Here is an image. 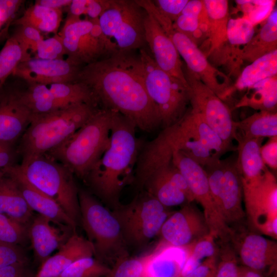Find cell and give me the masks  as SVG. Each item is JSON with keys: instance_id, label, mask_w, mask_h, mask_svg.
Returning <instances> with one entry per match:
<instances>
[{"instance_id": "6da1fadb", "label": "cell", "mask_w": 277, "mask_h": 277, "mask_svg": "<svg viewBox=\"0 0 277 277\" xmlns=\"http://www.w3.org/2000/svg\"><path fill=\"white\" fill-rule=\"evenodd\" d=\"M118 51L83 66L75 82L87 85L103 109L121 113L137 128L151 132L161 127L157 109L146 90L138 56Z\"/></svg>"}, {"instance_id": "7a4b0ae2", "label": "cell", "mask_w": 277, "mask_h": 277, "mask_svg": "<svg viewBox=\"0 0 277 277\" xmlns=\"http://www.w3.org/2000/svg\"><path fill=\"white\" fill-rule=\"evenodd\" d=\"M135 124L114 112L108 147L84 180L93 192L113 208L124 186L134 179V170L144 142L136 134Z\"/></svg>"}, {"instance_id": "3957f363", "label": "cell", "mask_w": 277, "mask_h": 277, "mask_svg": "<svg viewBox=\"0 0 277 277\" xmlns=\"http://www.w3.org/2000/svg\"><path fill=\"white\" fill-rule=\"evenodd\" d=\"M85 103L70 105L42 114H32L16 152L22 160L45 155L81 128L98 110Z\"/></svg>"}, {"instance_id": "277c9868", "label": "cell", "mask_w": 277, "mask_h": 277, "mask_svg": "<svg viewBox=\"0 0 277 277\" xmlns=\"http://www.w3.org/2000/svg\"><path fill=\"white\" fill-rule=\"evenodd\" d=\"M113 113L98 109L76 132L46 154L84 179L108 146Z\"/></svg>"}, {"instance_id": "5b68a950", "label": "cell", "mask_w": 277, "mask_h": 277, "mask_svg": "<svg viewBox=\"0 0 277 277\" xmlns=\"http://www.w3.org/2000/svg\"><path fill=\"white\" fill-rule=\"evenodd\" d=\"M18 167L30 184L54 200L77 225L81 222L79 189L67 168L47 154L22 160Z\"/></svg>"}, {"instance_id": "8992f818", "label": "cell", "mask_w": 277, "mask_h": 277, "mask_svg": "<svg viewBox=\"0 0 277 277\" xmlns=\"http://www.w3.org/2000/svg\"><path fill=\"white\" fill-rule=\"evenodd\" d=\"M139 50L140 73L147 93L157 109L163 129L177 123L188 109L187 86L162 70L146 48Z\"/></svg>"}, {"instance_id": "52a82bcc", "label": "cell", "mask_w": 277, "mask_h": 277, "mask_svg": "<svg viewBox=\"0 0 277 277\" xmlns=\"http://www.w3.org/2000/svg\"><path fill=\"white\" fill-rule=\"evenodd\" d=\"M162 132L173 151H180L203 167L231 150L190 108L180 120Z\"/></svg>"}, {"instance_id": "ba28073f", "label": "cell", "mask_w": 277, "mask_h": 277, "mask_svg": "<svg viewBox=\"0 0 277 277\" xmlns=\"http://www.w3.org/2000/svg\"><path fill=\"white\" fill-rule=\"evenodd\" d=\"M81 223L92 244L96 259L100 261H114L128 256L118 222L107 209L91 194L78 190Z\"/></svg>"}, {"instance_id": "9c48e42d", "label": "cell", "mask_w": 277, "mask_h": 277, "mask_svg": "<svg viewBox=\"0 0 277 277\" xmlns=\"http://www.w3.org/2000/svg\"><path fill=\"white\" fill-rule=\"evenodd\" d=\"M111 212L126 244L136 246H143L159 234L171 214L168 207L144 190L129 203L119 205Z\"/></svg>"}, {"instance_id": "30bf717a", "label": "cell", "mask_w": 277, "mask_h": 277, "mask_svg": "<svg viewBox=\"0 0 277 277\" xmlns=\"http://www.w3.org/2000/svg\"><path fill=\"white\" fill-rule=\"evenodd\" d=\"M204 168L213 202L226 224L234 232L245 228L242 181L236 159H221Z\"/></svg>"}, {"instance_id": "8fae6325", "label": "cell", "mask_w": 277, "mask_h": 277, "mask_svg": "<svg viewBox=\"0 0 277 277\" xmlns=\"http://www.w3.org/2000/svg\"><path fill=\"white\" fill-rule=\"evenodd\" d=\"M145 10L154 18L171 39L180 56L185 62L186 68L222 101L230 97L233 92L229 76L213 66L198 46L176 30L173 22L161 12L153 3H147Z\"/></svg>"}, {"instance_id": "7c38bea8", "label": "cell", "mask_w": 277, "mask_h": 277, "mask_svg": "<svg viewBox=\"0 0 277 277\" xmlns=\"http://www.w3.org/2000/svg\"><path fill=\"white\" fill-rule=\"evenodd\" d=\"M67 60L83 67L118 52L103 33L98 18L81 19L68 15L61 31Z\"/></svg>"}, {"instance_id": "4fadbf2b", "label": "cell", "mask_w": 277, "mask_h": 277, "mask_svg": "<svg viewBox=\"0 0 277 277\" xmlns=\"http://www.w3.org/2000/svg\"><path fill=\"white\" fill-rule=\"evenodd\" d=\"M145 11L135 0H110L98 18L105 35L120 52L146 48L144 29Z\"/></svg>"}, {"instance_id": "5bb4252c", "label": "cell", "mask_w": 277, "mask_h": 277, "mask_svg": "<svg viewBox=\"0 0 277 277\" xmlns=\"http://www.w3.org/2000/svg\"><path fill=\"white\" fill-rule=\"evenodd\" d=\"M246 218L249 225L261 234L277 239V182L267 168L259 178L242 180Z\"/></svg>"}, {"instance_id": "9a60e30c", "label": "cell", "mask_w": 277, "mask_h": 277, "mask_svg": "<svg viewBox=\"0 0 277 277\" xmlns=\"http://www.w3.org/2000/svg\"><path fill=\"white\" fill-rule=\"evenodd\" d=\"M187 83L190 108L200 114L204 121L231 149L236 140L235 122L228 106L187 68H184Z\"/></svg>"}, {"instance_id": "2e32d148", "label": "cell", "mask_w": 277, "mask_h": 277, "mask_svg": "<svg viewBox=\"0 0 277 277\" xmlns=\"http://www.w3.org/2000/svg\"><path fill=\"white\" fill-rule=\"evenodd\" d=\"M172 161L186 181L194 201L201 205L210 233L219 242H230L234 232L226 224L214 205L204 167L178 150L173 151Z\"/></svg>"}, {"instance_id": "e0dca14e", "label": "cell", "mask_w": 277, "mask_h": 277, "mask_svg": "<svg viewBox=\"0 0 277 277\" xmlns=\"http://www.w3.org/2000/svg\"><path fill=\"white\" fill-rule=\"evenodd\" d=\"M242 266L276 277L277 242L261 234L236 231L230 241Z\"/></svg>"}, {"instance_id": "ac0fdd59", "label": "cell", "mask_w": 277, "mask_h": 277, "mask_svg": "<svg viewBox=\"0 0 277 277\" xmlns=\"http://www.w3.org/2000/svg\"><path fill=\"white\" fill-rule=\"evenodd\" d=\"M209 233L203 212L190 203L167 217L160 233L170 246L184 248Z\"/></svg>"}, {"instance_id": "d6986e66", "label": "cell", "mask_w": 277, "mask_h": 277, "mask_svg": "<svg viewBox=\"0 0 277 277\" xmlns=\"http://www.w3.org/2000/svg\"><path fill=\"white\" fill-rule=\"evenodd\" d=\"M82 67L67 59L45 60L35 57L21 62L12 75L28 84L49 86L75 82Z\"/></svg>"}, {"instance_id": "ffe728a7", "label": "cell", "mask_w": 277, "mask_h": 277, "mask_svg": "<svg viewBox=\"0 0 277 277\" xmlns=\"http://www.w3.org/2000/svg\"><path fill=\"white\" fill-rule=\"evenodd\" d=\"M144 29L147 45L156 65L187 86L183 64L175 46L157 22L146 12Z\"/></svg>"}, {"instance_id": "44dd1931", "label": "cell", "mask_w": 277, "mask_h": 277, "mask_svg": "<svg viewBox=\"0 0 277 277\" xmlns=\"http://www.w3.org/2000/svg\"><path fill=\"white\" fill-rule=\"evenodd\" d=\"M32 115L21 101L18 89L0 88V142L13 145L29 126Z\"/></svg>"}, {"instance_id": "7402d4cb", "label": "cell", "mask_w": 277, "mask_h": 277, "mask_svg": "<svg viewBox=\"0 0 277 277\" xmlns=\"http://www.w3.org/2000/svg\"><path fill=\"white\" fill-rule=\"evenodd\" d=\"M2 172L6 173L15 180L22 195L33 211L60 227L70 228L76 232V223L54 200L30 184L22 173L18 165H14Z\"/></svg>"}, {"instance_id": "603a6c76", "label": "cell", "mask_w": 277, "mask_h": 277, "mask_svg": "<svg viewBox=\"0 0 277 277\" xmlns=\"http://www.w3.org/2000/svg\"><path fill=\"white\" fill-rule=\"evenodd\" d=\"M203 2L209 20L207 36L203 43L207 49L205 55L216 65H224L228 45L227 25L230 18L228 1L203 0Z\"/></svg>"}, {"instance_id": "cb8c5ba5", "label": "cell", "mask_w": 277, "mask_h": 277, "mask_svg": "<svg viewBox=\"0 0 277 277\" xmlns=\"http://www.w3.org/2000/svg\"><path fill=\"white\" fill-rule=\"evenodd\" d=\"M94 255L92 244L76 232H73L57 253L42 263L39 270L32 277H58L76 261Z\"/></svg>"}, {"instance_id": "d4e9b609", "label": "cell", "mask_w": 277, "mask_h": 277, "mask_svg": "<svg viewBox=\"0 0 277 277\" xmlns=\"http://www.w3.org/2000/svg\"><path fill=\"white\" fill-rule=\"evenodd\" d=\"M52 223L48 218L38 214L29 227V236L35 256L42 263L68 239L64 238L65 235H63L60 229L52 225Z\"/></svg>"}, {"instance_id": "484cf974", "label": "cell", "mask_w": 277, "mask_h": 277, "mask_svg": "<svg viewBox=\"0 0 277 277\" xmlns=\"http://www.w3.org/2000/svg\"><path fill=\"white\" fill-rule=\"evenodd\" d=\"M259 32L240 50L237 58L239 69L244 62L251 63L277 50V11L273 9Z\"/></svg>"}, {"instance_id": "4316f807", "label": "cell", "mask_w": 277, "mask_h": 277, "mask_svg": "<svg viewBox=\"0 0 277 277\" xmlns=\"http://www.w3.org/2000/svg\"><path fill=\"white\" fill-rule=\"evenodd\" d=\"M33 211L25 201L15 180L5 172L0 174V214L27 225Z\"/></svg>"}, {"instance_id": "83f0119b", "label": "cell", "mask_w": 277, "mask_h": 277, "mask_svg": "<svg viewBox=\"0 0 277 277\" xmlns=\"http://www.w3.org/2000/svg\"><path fill=\"white\" fill-rule=\"evenodd\" d=\"M186 254L182 248L169 246L151 253L144 269V277H181Z\"/></svg>"}, {"instance_id": "f1b7e54d", "label": "cell", "mask_w": 277, "mask_h": 277, "mask_svg": "<svg viewBox=\"0 0 277 277\" xmlns=\"http://www.w3.org/2000/svg\"><path fill=\"white\" fill-rule=\"evenodd\" d=\"M263 140L264 138H236L238 142L236 165L242 180L244 181L250 182L259 178L267 168L260 153Z\"/></svg>"}, {"instance_id": "f546056e", "label": "cell", "mask_w": 277, "mask_h": 277, "mask_svg": "<svg viewBox=\"0 0 277 277\" xmlns=\"http://www.w3.org/2000/svg\"><path fill=\"white\" fill-rule=\"evenodd\" d=\"M163 165L148 176L141 190H145L167 207L190 203L185 193L170 180Z\"/></svg>"}, {"instance_id": "4dcf8cb0", "label": "cell", "mask_w": 277, "mask_h": 277, "mask_svg": "<svg viewBox=\"0 0 277 277\" xmlns=\"http://www.w3.org/2000/svg\"><path fill=\"white\" fill-rule=\"evenodd\" d=\"M254 28L243 17L229 18L227 25L228 45L225 66L231 74H236L240 69L237 58L240 50L254 35Z\"/></svg>"}, {"instance_id": "1f68e13d", "label": "cell", "mask_w": 277, "mask_h": 277, "mask_svg": "<svg viewBox=\"0 0 277 277\" xmlns=\"http://www.w3.org/2000/svg\"><path fill=\"white\" fill-rule=\"evenodd\" d=\"M246 90L235 104L236 108L247 107L259 111L276 112L277 75L260 81Z\"/></svg>"}, {"instance_id": "d6a6232c", "label": "cell", "mask_w": 277, "mask_h": 277, "mask_svg": "<svg viewBox=\"0 0 277 277\" xmlns=\"http://www.w3.org/2000/svg\"><path fill=\"white\" fill-rule=\"evenodd\" d=\"M235 127L236 138L277 136V112L258 111L240 122H235Z\"/></svg>"}, {"instance_id": "836d02e7", "label": "cell", "mask_w": 277, "mask_h": 277, "mask_svg": "<svg viewBox=\"0 0 277 277\" xmlns=\"http://www.w3.org/2000/svg\"><path fill=\"white\" fill-rule=\"evenodd\" d=\"M277 75V50L251 62L239 74L234 85L235 90H244L263 80Z\"/></svg>"}, {"instance_id": "e575fe53", "label": "cell", "mask_w": 277, "mask_h": 277, "mask_svg": "<svg viewBox=\"0 0 277 277\" xmlns=\"http://www.w3.org/2000/svg\"><path fill=\"white\" fill-rule=\"evenodd\" d=\"M62 15L61 9H53L34 4L28 8L21 17L15 19L12 24L31 26L41 33L56 34Z\"/></svg>"}, {"instance_id": "d590c367", "label": "cell", "mask_w": 277, "mask_h": 277, "mask_svg": "<svg viewBox=\"0 0 277 277\" xmlns=\"http://www.w3.org/2000/svg\"><path fill=\"white\" fill-rule=\"evenodd\" d=\"M28 88L18 90L22 103L32 114L49 113L65 107L56 99L48 86L41 84H28Z\"/></svg>"}, {"instance_id": "8d00e7d4", "label": "cell", "mask_w": 277, "mask_h": 277, "mask_svg": "<svg viewBox=\"0 0 277 277\" xmlns=\"http://www.w3.org/2000/svg\"><path fill=\"white\" fill-rule=\"evenodd\" d=\"M56 99L64 107L85 103L97 106L98 105L91 89L80 82L61 83L48 86Z\"/></svg>"}, {"instance_id": "74e56055", "label": "cell", "mask_w": 277, "mask_h": 277, "mask_svg": "<svg viewBox=\"0 0 277 277\" xmlns=\"http://www.w3.org/2000/svg\"><path fill=\"white\" fill-rule=\"evenodd\" d=\"M215 238L210 233L196 242L183 249L186 258L181 272V277H185L191 272L202 262L212 255L219 249L215 243Z\"/></svg>"}, {"instance_id": "f35d334b", "label": "cell", "mask_w": 277, "mask_h": 277, "mask_svg": "<svg viewBox=\"0 0 277 277\" xmlns=\"http://www.w3.org/2000/svg\"><path fill=\"white\" fill-rule=\"evenodd\" d=\"M23 61V50L16 38L12 35L0 51V88Z\"/></svg>"}, {"instance_id": "ab89813d", "label": "cell", "mask_w": 277, "mask_h": 277, "mask_svg": "<svg viewBox=\"0 0 277 277\" xmlns=\"http://www.w3.org/2000/svg\"><path fill=\"white\" fill-rule=\"evenodd\" d=\"M111 268L93 257L79 259L71 264L58 277H109Z\"/></svg>"}, {"instance_id": "60d3db41", "label": "cell", "mask_w": 277, "mask_h": 277, "mask_svg": "<svg viewBox=\"0 0 277 277\" xmlns=\"http://www.w3.org/2000/svg\"><path fill=\"white\" fill-rule=\"evenodd\" d=\"M273 0H237L238 10L242 13L243 17L253 26L264 22L273 10L275 3Z\"/></svg>"}, {"instance_id": "b9f144b4", "label": "cell", "mask_w": 277, "mask_h": 277, "mask_svg": "<svg viewBox=\"0 0 277 277\" xmlns=\"http://www.w3.org/2000/svg\"><path fill=\"white\" fill-rule=\"evenodd\" d=\"M236 252L230 242H221L214 277H240V266Z\"/></svg>"}, {"instance_id": "7bdbcfd3", "label": "cell", "mask_w": 277, "mask_h": 277, "mask_svg": "<svg viewBox=\"0 0 277 277\" xmlns=\"http://www.w3.org/2000/svg\"><path fill=\"white\" fill-rule=\"evenodd\" d=\"M28 238L27 225L0 214V242L21 246Z\"/></svg>"}, {"instance_id": "ee69618b", "label": "cell", "mask_w": 277, "mask_h": 277, "mask_svg": "<svg viewBox=\"0 0 277 277\" xmlns=\"http://www.w3.org/2000/svg\"><path fill=\"white\" fill-rule=\"evenodd\" d=\"M150 254L140 258L127 256L118 259L111 269L109 277H144L145 266Z\"/></svg>"}, {"instance_id": "f6af8a7d", "label": "cell", "mask_w": 277, "mask_h": 277, "mask_svg": "<svg viewBox=\"0 0 277 277\" xmlns=\"http://www.w3.org/2000/svg\"><path fill=\"white\" fill-rule=\"evenodd\" d=\"M12 35L19 44L24 54V61L31 57L35 53L39 43L44 37L39 31L33 27L25 25H17Z\"/></svg>"}, {"instance_id": "bcb514c9", "label": "cell", "mask_w": 277, "mask_h": 277, "mask_svg": "<svg viewBox=\"0 0 277 277\" xmlns=\"http://www.w3.org/2000/svg\"><path fill=\"white\" fill-rule=\"evenodd\" d=\"M173 26L176 30L189 38L197 46L206 39V36L195 17L181 14L173 23Z\"/></svg>"}, {"instance_id": "7dc6e473", "label": "cell", "mask_w": 277, "mask_h": 277, "mask_svg": "<svg viewBox=\"0 0 277 277\" xmlns=\"http://www.w3.org/2000/svg\"><path fill=\"white\" fill-rule=\"evenodd\" d=\"M35 57L45 60L64 59L66 55L62 39L58 34L42 39L38 44Z\"/></svg>"}, {"instance_id": "c3c4849f", "label": "cell", "mask_w": 277, "mask_h": 277, "mask_svg": "<svg viewBox=\"0 0 277 277\" xmlns=\"http://www.w3.org/2000/svg\"><path fill=\"white\" fill-rule=\"evenodd\" d=\"M24 1L21 0H0V38L7 33L13 22L15 15Z\"/></svg>"}, {"instance_id": "681fc988", "label": "cell", "mask_w": 277, "mask_h": 277, "mask_svg": "<svg viewBox=\"0 0 277 277\" xmlns=\"http://www.w3.org/2000/svg\"><path fill=\"white\" fill-rule=\"evenodd\" d=\"M18 263H27L21 246L0 242V268Z\"/></svg>"}, {"instance_id": "f907efd6", "label": "cell", "mask_w": 277, "mask_h": 277, "mask_svg": "<svg viewBox=\"0 0 277 277\" xmlns=\"http://www.w3.org/2000/svg\"><path fill=\"white\" fill-rule=\"evenodd\" d=\"M181 14L193 16L197 18L202 30L206 38L209 20L203 0H189Z\"/></svg>"}, {"instance_id": "816d5d0a", "label": "cell", "mask_w": 277, "mask_h": 277, "mask_svg": "<svg viewBox=\"0 0 277 277\" xmlns=\"http://www.w3.org/2000/svg\"><path fill=\"white\" fill-rule=\"evenodd\" d=\"M189 0H156L153 2L157 9L173 23L181 14Z\"/></svg>"}, {"instance_id": "f5cc1de1", "label": "cell", "mask_w": 277, "mask_h": 277, "mask_svg": "<svg viewBox=\"0 0 277 277\" xmlns=\"http://www.w3.org/2000/svg\"><path fill=\"white\" fill-rule=\"evenodd\" d=\"M261 156L264 165L271 170L277 169V136L269 138L260 148Z\"/></svg>"}, {"instance_id": "db71d44e", "label": "cell", "mask_w": 277, "mask_h": 277, "mask_svg": "<svg viewBox=\"0 0 277 277\" xmlns=\"http://www.w3.org/2000/svg\"><path fill=\"white\" fill-rule=\"evenodd\" d=\"M219 255V249L213 255L204 260L191 272L185 277H214Z\"/></svg>"}, {"instance_id": "11a10c76", "label": "cell", "mask_w": 277, "mask_h": 277, "mask_svg": "<svg viewBox=\"0 0 277 277\" xmlns=\"http://www.w3.org/2000/svg\"><path fill=\"white\" fill-rule=\"evenodd\" d=\"M27 263H18L0 268V277H32Z\"/></svg>"}, {"instance_id": "9f6ffc18", "label": "cell", "mask_w": 277, "mask_h": 277, "mask_svg": "<svg viewBox=\"0 0 277 277\" xmlns=\"http://www.w3.org/2000/svg\"><path fill=\"white\" fill-rule=\"evenodd\" d=\"M13 145L0 142V172L14 165L15 151Z\"/></svg>"}, {"instance_id": "6f0895ef", "label": "cell", "mask_w": 277, "mask_h": 277, "mask_svg": "<svg viewBox=\"0 0 277 277\" xmlns=\"http://www.w3.org/2000/svg\"><path fill=\"white\" fill-rule=\"evenodd\" d=\"M110 0H87L85 14L90 19L98 18L109 6Z\"/></svg>"}, {"instance_id": "680465c9", "label": "cell", "mask_w": 277, "mask_h": 277, "mask_svg": "<svg viewBox=\"0 0 277 277\" xmlns=\"http://www.w3.org/2000/svg\"><path fill=\"white\" fill-rule=\"evenodd\" d=\"M87 0H72L68 15L80 17L85 14Z\"/></svg>"}, {"instance_id": "91938a15", "label": "cell", "mask_w": 277, "mask_h": 277, "mask_svg": "<svg viewBox=\"0 0 277 277\" xmlns=\"http://www.w3.org/2000/svg\"><path fill=\"white\" fill-rule=\"evenodd\" d=\"M72 0H37L35 4L53 9H61L69 6Z\"/></svg>"}, {"instance_id": "94428289", "label": "cell", "mask_w": 277, "mask_h": 277, "mask_svg": "<svg viewBox=\"0 0 277 277\" xmlns=\"http://www.w3.org/2000/svg\"><path fill=\"white\" fill-rule=\"evenodd\" d=\"M240 277H265L262 273L244 266H240Z\"/></svg>"}, {"instance_id": "6125c7cd", "label": "cell", "mask_w": 277, "mask_h": 277, "mask_svg": "<svg viewBox=\"0 0 277 277\" xmlns=\"http://www.w3.org/2000/svg\"><path fill=\"white\" fill-rule=\"evenodd\" d=\"M2 172H0V174Z\"/></svg>"}]
</instances>
